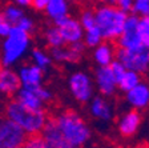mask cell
Listing matches in <instances>:
<instances>
[{"label": "cell", "instance_id": "35", "mask_svg": "<svg viewBox=\"0 0 149 148\" xmlns=\"http://www.w3.org/2000/svg\"><path fill=\"white\" fill-rule=\"evenodd\" d=\"M48 1H49V0H32L31 7L33 9H36V11H39V12H44V9H45Z\"/></svg>", "mask_w": 149, "mask_h": 148}, {"label": "cell", "instance_id": "41", "mask_svg": "<svg viewBox=\"0 0 149 148\" xmlns=\"http://www.w3.org/2000/svg\"><path fill=\"white\" fill-rule=\"evenodd\" d=\"M0 18H1V11H0Z\"/></svg>", "mask_w": 149, "mask_h": 148}, {"label": "cell", "instance_id": "5", "mask_svg": "<svg viewBox=\"0 0 149 148\" xmlns=\"http://www.w3.org/2000/svg\"><path fill=\"white\" fill-rule=\"evenodd\" d=\"M68 91L71 96L80 104H87L95 96L96 86L93 75L85 71H74L68 76Z\"/></svg>", "mask_w": 149, "mask_h": 148}, {"label": "cell", "instance_id": "3", "mask_svg": "<svg viewBox=\"0 0 149 148\" xmlns=\"http://www.w3.org/2000/svg\"><path fill=\"white\" fill-rule=\"evenodd\" d=\"M31 34L13 25L0 46V62L4 67H15L27 56L31 49Z\"/></svg>", "mask_w": 149, "mask_h": 148}, {"label": "cell", "instance_id": "8", "mask_svg": "<svg viewBox=\"0 0 149 148\" xmlns=\"http://www.w3.org/2000/svg\"><path fill=\"white\" fill-rule=\"evenodd\" d=\"M139 19H140V16L136 15V13L130 12V15L128 13V18H127L125 24H124V29H123L121 35L117 37V40H116L118 48L130 49V48L140 47L143 44L140 32H139V29H137Z\"/></svg>", "mask_w": 149, "mask_h": 148}, {"label": "cell", "instance_id": "2", "mask_svg": "<svg viewBox=\"0 0 149 148\" xmlns=\"http://www.w3.org/2000/svg\"><path fill=\"white\" fill-rule=\"evenodd\" d=\"M4 114L8 119L15 121L17 126H20L24 130L27 135H35L41 133L47 120L48 115L45 109H32L25 107L24 104L19 102L17 99H12L6 105Z\"/></svg>", "mask_w": 149, "mask_h": 148}, {"label": "cell", "instance_id": "22", "mask_svg": "<svg viewBox=\"0 0 149 148\" xmlns=\"http://www.w3.org/2000/svg\"><path fill=\"white\" fill-rule=\"evenodd\" d=\"M141 80H143L141 74H139L136 71H132V69H127L125 74L121 76V79L117 81V87L121 92L125 93L127 91L132 90L134 86H137Z\"/></svg>", "mask_w": 149, "mask_h": 148}, {"label": "cell", "instance_id": "16", "mask_svg": "<svg viewBox=\"0 0 149 148\" xmlns=\"http://www.w3.org/2000/svg\"><path fill=\"white\" fill-rule=\"evenodd\" d=\"M41 135L45 140L47 148H68L59 127H57L55 117H51V119L48 117V120L41 131Z\"/></svg>", "mask_w": 149, "mask_h": 148}, {"label": "cell", "instance_id": "19", "mask_svg": "<svg viewBox=\"0 0 149 148\" xmlns=\"http://www.w3.org/2000/svg\"><path fill=\"white\" fill-rule=\"evenodd\" d=\"M15 96V99H17L22 104H24L28 108H32V109H44L45 108V103L37 96V93L32 88L20 87V90L17 91Z\"/></svg>", "mask_w": 149, "mask_h": 148}, {"label": "cell", "instance_id": "14", "mask_svg": "<svg viewBox=\"0 0 149 148\" xmlns=\"http://www.w3.org/2000/svg\"><path fill=\"white\" fill-rule=\"evenodd\" d=\"M17 75L19 79H20V83H22V87L33 90V88L41 86L44 83L45 72L37 65H35L33 63H29V64L20 65L17 68Z\"/></svg>", "mask_w": 149, "mask_h": 148}, {"label": "cell", "instance_id": "31", "mask_svg": "<svg viewBox=\"0 0 149 148\" xmlns=\"http://www.w3.org/2000/svg\"><path fill=\"white\" fill-rule=\"evenodd\" d=\"M16 27L22 28L23 31L28 32V34H31V32L35 29V22H33V19H31L29 16L24 15L17 23H16Z\"/></svg>", "mask_w": 149, "mask_h": 148}, {"label": "cell", "instance_id": "18", "mask_svg": "<svg viewBox=\"0 0 149 148\" xmlns=\"http://www.w3.org/2000/svg\"><path fill=\"white\" fill-rule=\"evenodd\" d=\"M49 55L53 62L59 63V64H74V63L80 62L81 56H83L80 53L74 52L68 44L49 48Z\"/></svg>", "mask_w": 149, "mask_h": 148}, {"label": "cell", "instance_id": "13", "mask_svg": "<svg viewBox=\"0 0 149 148\" xmlns=\"http://www.w3.org/2000/svg\"><path fill=\"white\" fill-rule=\"evenodd\" d=\"M125 102L133 109L144 111L149 108V83L141 80L132 90L125 92Z\"/></svg>", "mask_w": 149, "mask_h": 148}, {"label": "cell", "instance_id": "23", "mask_svg": "<svg viewBox=\"0 0 149 148\" xmlns=\"http://www.w3.org/2000/svg\"><path fill=\"white\" fill-rule=\"evenodd\" d=\"M44 41L49 48H53V47H60L64 46V39L61 36V32H60L59 27L57 25H49L44 29Z\"/></svg>", "mask_w": 149, "mask_h": 148}, {"label": "cell", "instance_id": "38", "mask_svg": "<svg viewBox=\"0 0 149 148\" xmlns=\"http://www.w3.org/2000/svg\"><path fill=\"white\" fill-rule=\"evenodd\" d=\"M68 3H71V4H73V3H79V1H81V0H67Z\"/></svg>", "mask_w": 149, "mask_h": 148}, {"label": "cell", "instance_id": "39", "mask_svg": "<svg viewBox=\"0 0 149 148\" xmlns=\"http://www.w3.org/2000/svg\"><path fill=\"white\" fill-rule=\"evenodd\" d=\"M1 67H3V65H1V62H0V68H1Z\"/></svg>", "mask_w": 149, "mask_h": 148}, {"label": "cell", "instance_id": "17", "mask_svg": "<svg viewBox=\"0 0 149 148\" xmlns=\"http://www.w3.org/2000/svg\"><path fill=\"white\" fill-rule=\"evenodd\" d=\"M92 58H93V62L96 63L97 65L108 67L116 59V49L111 41L104 40L102 43H100L99 46H96L93 48Z\"/></svg>", "mask_w": 149, "mask_h": 148}, {"label": "cell", "instance_id": "10", "mask_svg": "<svg viewBox=\"0 0 149 148\" xmlns=\"http://www.w3.org/2000/svg\"><path fill=\"white\" fill-rule=\"evenodd\" d=\"M93 80L97 92L105 97H113L118 90L117 80L109 65L108 67L97 65L96 69L93 71Z\"/></svg>", "mask_w": 149, "mask_h": 148}, {"label": "cell", "instance_id": "1", "mask_svg": "<svg viewBox=\"0 0 149 148\" xmlns=\"http://www.w3.org/2000/svg\"><path fill=\"white\" fill-rule=\"evenodd\" d=\"M60 132L68 148H80L92 140V130L79 112L65 109L55 116Z\"/></svg>", "mask_w": 149, "mask_h": 148}, {"label": "cell", "instance_id": "11", "mask_svg": "<svg viewBox=\"0 0 149 148\" xmlns=\"http://www.w3.org/2000/svg\"><path fill=\"white\" fill-rule=\"evenodd\" d=\"M143 124V116L139 109H129L118 117L117 120V132L121 137L130 139L140 131Z\"/></svg>", "mask_w": 149, "mask_h": 148}, {"label": "cell", "instance_id": "21", "mask_svg": "<svg viewBox=\"0 0 149 148\" xmlns=\"http://www.w3.org/2000/svg\"><path fill=\"white\" fill-rule=\"evenodd\" d=\"M29 56H31V63H33L39 68H41L44 72L48 71L53 63L49 52H47L41 48H33L29 53Z\"/></svg>", "mask_w": 149, "mask_h": 148}, {"label": "cell", "instance_id": "7", "mask_svg": "<svg viewBox=\"0 0 149 148\" xmlns=\"http://www.w3.org/2000/svg\"><path fill=\"white\" fill-rule=\"evenodd\" d=\"M27 133L20 126L8 119L0 117V148H22L27 140Z\"/></svg>", "mask_w": 149, "mask_h": 148}, {"label": "cell", "instance_id": "33", "mask_svg": "<svg viewBox=\"0 0 149 148\" xmlns=\"http://www.w3.org/2000/svg\"><path fill=\"white\" fill-rule=\"evenodd\" d=\"M12 27L13 25L11 24V23H8L6 19L1 16V18H0V39H4V37L11 32Z\"/></svg>", "mask_w": 149, "mask_h": 148}, {"label": "cell", "instance_id": "15", "mask_svg": "<svg viewBox=\"0 0 149 148\" xmlns=\"http://www.w3.org/2000/svg\"><path fill=\"white\" fill-rule=\"evenodd\" d=\"M22 83L19 79L17 71L13 67L0 68V95L1 96H15L20 90Z\"/></svg>", "mask_w": 149, "mask_h": 148}, {"label": "cell", "instance_id": "37", "mask_svg": "<svg viewBox=\"0 0 149 148\" xmlns=\"http://www.w3.org/2000/svg\"><path fill=\"white\" fill-rule=\"evenodd\" d=\"M99 3H102V4H115L117 3V0H97Z\"/></svg>", "mask_w": 149, "mask_h": 148}, {"label": "cell", "instance_id": "40", "mask_svg": "<svg viewBox=\"0 0 149 148\" xmlns=\"http://www.w3.org/2000/svg\"><path fill=\"white\" fill-rule=\"evenodd\" d=\"M146 74H148V75H149V68H148V72H146Z\"/></svg>", "mask_w": 149, "mask_h": 148}, {"label": "cell", "instance_id": "30", "mask_svg": "<svg viewBox=\"0 0 149 148\" xmlns=\"http://www.w3.org/2000/svg\"><path fill=\"white\" fill-rule=\"evenodd\" d=\"M35 90V92L37 93V96L43 100L44 103H49V102H52V99H53V93H52V91L48 88V87H45L44 84H41V86H39V87H36V88H33Z\"/></svg>", "mask_w": 149, "mask_h": 148}, {"label": "cell", "instance_id": "24", "mask_svg": "<svg viewBox=\"0 0 149 148\" xmlns=\"http://www.w3.org/2000/svg\"><path fill=\"white\" fill-rule=\"evenodd\" d=\"M23 9L24 8H22L20 6H17V4H15V3H8L1 9V16H3L8 23H11L12 25H16V23L25 15Z\"/></svg>", "mask_w": 149, "mask_h": 148}, {"label": "cell", "instance_id": "32", "mask_svg": "<svg viewBox=\"0 0 149 148\" xmlns=\"http://www.w3.org/2000/svg\"><path fill=\"white\" fill-rule=\"evenodd\" d=\"M111 69H112V72H113V75H115V77H116V80H120L121 79V76L125 74V71H127V68H125V65L123 64V63L120 62V60H117V59H115L113 62L111 63Z\"/></svg>", "mask_w": 149, "mask_h": 148}, {"label": "cell", "instance_id": "29", "mask_svg": "<svg viewBox=\"0 0 149 148\" xmlns=\"http://www.w3.org/2000/svg\"><path fill=\"white\" fill-rule=\"evenodd\" d=\"M132 13L139 16H149V0H133Z\"/></svg>", "mask_w": 149, "mask_h": 148}, {"label": "cell", "instance_id": "9", "mask_svg": "<svg viewBox=\"0 0 149 148\" xmlns=\"http://www.w3.org/2000/svg\"><path fill=\"white\" fill-rule=\"evenodd\" d=\"M88 111L89 115L99 123L109 124L115 117V107L109 100L102 95H95L88 102Z\"/></svg>", "mask_w": 149, "mask_h": 148}, {"label": "cell", "instance_id": "34", "mask_svg": "<svg viewBox=\"0 0 149 148\" xmlns=\"http://www.w3.org/2000/svg\"><path fill=\"white\" fill-rule=\"evenodd\" d=\"M116 6H117L121 11H124V12H127V13H130V12H132L133 0H117Z\"/></svg>", "mask_w": 149, "mask_h": 148}, {"label": "cell", "instance_id": "28", "mask_svg": "<svg viewBox=\"0 0 149 148\" xmlns=\"http://www.w3.org/2000/svg\"><path fill=\"white\" fill-rule=\"evenodd\" d=\"M24 147L25 148H47V144L41 133H35V135L27 136Z\"/></svg>", "mask_w": 149, "mask_h": 148}, {"label": "cell", "instance_id": "27", "mask_svg": "<svg viewBox=\"0 0 149 148\" xmlns=\"http://www.w3.org/2000/svg\"><path fill=\"white\" fill-rule=\"evenodd\" d=\"M137 29L140 32L143 44L149 46V16H140Z\"/></svg>", "mask_w": 149, "mask_h": 148}, {"label": "cell", "instance_id": "26", "mask_svg": "<svg viewBox=\"0 0 149 148\" xmlns=\"http://www.w3.org/2000/svg\"><path fill=\"white\" fill-rule=\"evenodd\" d=\"M79 22L80 24L83 25L84 31L88 29V28L96 25V18H95V11L93 9H89V8H85L81 11L80 13V18H79Z\"/></svg>", "mask_w": 149, "mask_h": 148}, {"label": "cell", "instance_id": "4", "mask_svg": "<svg viewBox=\"0 0 149 148\" xmlns=\"http://www.w3.org/2000/svg\"><path fill=\"white\" fill-rule=\"evenodd\" d=\"M96 25L100 28L104 40L116 41L124 29L128 13L115 4H100L95 9Z\"/></svg>", "mask_w": 149, "mask_h": 148}, {"label": "cell", "instance_id": "25", "mask_svg": "<svg viewBox=\"0 0 149 148\" xmlns=\"http://www.w3.org/2000/svg\"><path fill=\"white\" fill-rule=\"evenodd\" d=\"M83 41L87 46V48H92V49L96 46H99L100 43H102L104 37H102L100 28L97 25H93V27L85 29L84 31V36H83Z\"/></svg>", "mask_w": 149, "mask_h": 148}, {"label": "cell", "instance_id": "20", "mask_svg": "<svg viewBox=\"0 0 149 148\" xmlns=\"http://www.w3.org/2000/svg\"><path fill=\"white\" fill-rule=\"evenodd\" d=\"M44 12H45L47 18L53 23L57 19L69 15V12H71V3H68L67 0H49L45 9H44Z\"/></svg>", "mask_w": 149, "mask_h": 148}, {"label": "cell", "instance_id": "12", "mask_svg": "<svg viewBox=\"0 0 149 148\" xmlns=\"http://www.w3.org/2000/svg\"><path fill=\"white\" fill-rule=\"evenodd\" d=\"M53 24L59 27L65 44H72L74 41L83 40L84 28L80 24L79 19L71 18L68 15V16H64V18H60L57 20H55Z\"/></svg>", "mask_w": 149, "mask_h": 148}, {"label": "cell", "instance_id": "6", "mask_svg": "<svg viewBox=\"0 0 149 148\" xmlns=\"http://www.w3.org/2000/svg\"><path fill=\"white\" fill-rule=\"evenodd\" d=\"M116 59L125 65L127 69H132L139 74H146L149 68V46L141 44L136 48H117Z\"/></svg>", "mask_w": 149, "mask_h": 148}, {"label": "cell", "instance_id": "36", "mask_svg": "<svg viewBox=\"0 0 149 148\" xmlns=\"http://www.w3.org/2000/svg\"><path fill=\"white\" fill-rule=\"evenodd\" d=\"M13 3L20 6L22 8H28V7H31L32 0H13Z\"/></svg>", "mask_w": 149, "mask_h": 148}]
</instances>
